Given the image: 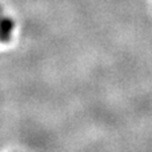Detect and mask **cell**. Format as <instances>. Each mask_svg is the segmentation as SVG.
<instances>
[{"mask_svg":"<svg viewBox=\"0 0 152 152\" xmlns=\"http://www.w3.org/2000/svg\"><path fill=\"white\" fill-rule=\"evenodd\" d=\"M15 23L8 16H0V42L8 43L11 40V32H12Z\"/></svg>","mask_w":152,"mask_h":152,"instance_id":"6da1fadb","label":"cell"},{"mask_svg":"<svg viewBox=\"0 0 152 152\" xmlns=\"http://www.w3.org/2000/svg\"><path fill=\"white\" fill-rule=\"evenodd\" d=\"M0 16H1V7H0Z\"/></svg>","mask_w":152,"mask_h":152,"instance_id":"7a4b0ae2","label":"cell"}]
</instances>
